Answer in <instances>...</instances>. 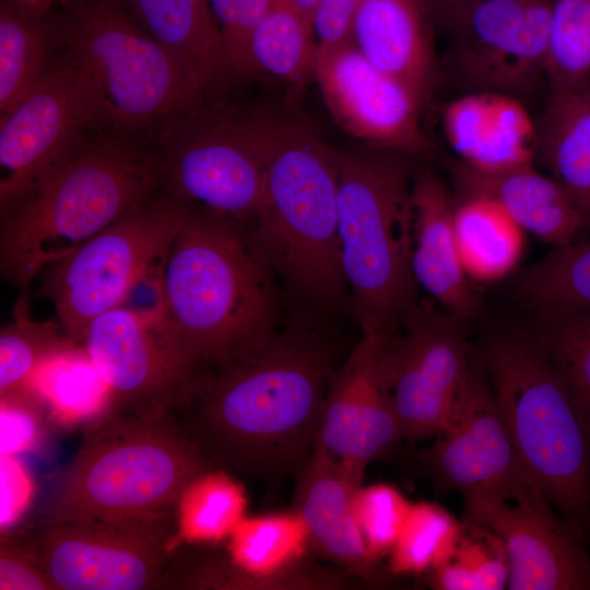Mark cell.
<instances>
[{"instance_id":"cell-1","label":"cell","mask_w":590,"mask_h":590,"mask_svg":"<svg viewBox=\"0 0 590 590\" xmlns=\"http://www.w3.org/2000/svg\"><path fill=\"white\" fill-rule=\"evenodd\" d=\"M338 366L316 326L278 324L197 367L172 413L214 468L261 481L297 476Z\"/></svg>"},{"instance_id":"cell-2","label":"cell","mask_w":590,"mask_h":590,"mask_svg":"<svg viewBox=\"0 0 590 590\" xmlns=\"http://www.w3.org/2000/svg\"><path fill=\"white\" fill-rule=\"evenodd\" d=\"M278 280L245 226L186 210L158 276L156 314L170 347L192 369L279 324Z\"/></svg>"},{"instance_id":"cell-3","label":"cell","mask_w":590,"mask_h":590,"mask_svg":"<svg viewBox=\"0 0 590 590\" xmlns=\"http://www.w3.org/2000/svg\"><path fill=\"white\" fill-rule=\"evenodd\" d=\"M161 154L116 138L81 143L0 206V272L28 290L51 263L160 188Z\"/></svg>"},{"instance_id":"cell-4","label":"cell","mask_w":590,"mask_h":590,"mask_svg":"<svg viewBox=\"0 0 590 590\" xmlns=\"http://www.w3.org/2000/svg\"><path fill=\"white\" fill-rule=\"evenodd\" d=\"M211 469L172 412L109 410L57 476L42 522L175 511L191 483Z\"/></svg>"},{"instance_id":"cell-5","label":"cell","mask_w":590,"mask_h":590,"mask_svg":"<svg viewBox=\"0 0 590 590\" xmlns=\"http://www.w3.org/2000/svg\"><path fill=\"white\" fill-rule=\"evenodd\" d=\"M249 232L279 285L318 315L351 307L338 222L335 148L299 122L269 167Z\"/></svg>"},{"instance_id":"cell-6","label":"cell","mask_w":590,"mask_h":590,"mask_svg":"<svg viewBox=\"0 0 590 590\" xmlns=\"http://www.w3.org/2000/svg\"><path fill=\"white\" fill-rule=\"evenodd\" d=\"M343 273L363 334L397 326L420 302L412 251L413 155L361 143L335 149Z\"/></svg>"},{"instance_id":"cell-7","label":"cell","mask_w":590,"mask_h":590,"mask_svg":"<svg viewBox=\"0 0 590 590\" xmlns=\"http://www.w3.org/2000/svg\"><path fill=\"white\" fill-rule=\"evenodd\" d=\"M60 23L69 69L94 126L126 134L168 131L205 95L119 0H78Z\"/></svg>"},{"instance_id":"cell-8","label":"cell","mask_w":590,"mask_h":590,"mask_svg":"<svg viewBox=\"0 0 590 590\" xmlns=\"http://www.w3.org/2000/svg\"><path fill=\"white\" fill-rule=\"evenodd\" d=\"M479 357L526 472L585 538L590 435L563 378L531 331H497Z\"/></svg>"},{"instance_id":"cell-9","label":"cell","mask_w":590,"mask_h":590,"mask_svg":"<svg viewBox=\"0 0 590 590\" xmlns=\"http://www.w3.org/2000/svg\"><path fill=\"white\" fill-rule=\"evenodd\" d=\"M299 121L267 109L208 108L172 127L160 188L186 210L249 229L273 157Z\"/></svg>"},{"instance_id":"cell-10","label":"cell","mask_w":590,"mask_h":590,"mask_svg":"<svg viewBox=\"0 0 590 590\" xmlns=\"http://www.w3.org/2000/svg\"><path fill=\"white\" fill-rule=\"evenodd\" d=\"M186 209L161 188L66 257L48 266L44 294L72 343L88 323L121 306L162 266Z\"/></svg>"},{"instance_id":"cell-11","label":"cell","mask_w":590,"mask_h":590,"mask_svg":"<svg viewBox=\"0 0 590 590\" xmlns=\"http://www.w3.org/2000/svg\"><path fill=\"white\" fill-rule=\"evenodd\" d=\"M467 330V320L429 297L379 332L376 376L403 440L436 437L446 426L473 358Z\"/></svg>"},{"instance_id":"cell-12","label":"cell","mask_w":590,"mask_h":590,"mask_svg":"<svg viewBox=\"0 0 590 590\" xmlns=\"http://www.w3.org/2000/svg\"><path fill=\"white\" fill-rule=\"evenodd\" d=\"M176 511L40 522L24 545L52 590L158 589L180 534Z\"/></svg>"},{"instance_id":"cell-13","label":"cell","mask_w":590,"mask_h":590,"mask_svg":"<svg viewBox=\"0 0 590 590\" xmlns=\"http://www.w3.org/2000/svg\"><path fill=\"white\" fill-rule=\"evenodd\" d=\"M553 0H486L447 34L446 74L461 94L521 101L547 82Z\"/></svg>"},{"instance_id":"cell-14","label":"cell","mask_w":590,"mask_h":590,"mask_svg":"<svg viewBox=\"0 0 590 590\" xmlns=\"http://www.w3.org/2000/svg\"><path fill=\"white\" fill-rule=\"evenodd\" d=\"M423 459L435 486L460 494L463 505L507 497L533 483L479 356L473 354L448 422Z\"/></svg>"},{"instance_id":"cell-15","label":"cell","mask_w":590,"mask_h":590,"mask_svg":"<svg viewBox=\"0 0 590 590\" xmlns=\"http://www.w3.org/2000/svg\"><path fill=\"white\" fill-rule=\"evenodd\" d=\"M81 343L109 389L113 411L170 412L193 373L168 344L155 309L115 307L88 323Z\"/></svg>"},{"instance_id":"cell-16","label":"cell","mask_w":590,"mask_h":590,"mask_svg":"<svg viewBox=\"0 0 590 590\" xmlns=\"http://www.w3.org/2000/svg\"><path fill=\"white\" fill-rule=\"evenodd\" d=\"M464 506L463 520L484 524L503 541L510 590H590L583 536L534 484L502 498Z\"/></svg>"},{"instance_id":"cell-17","label":"cell","mask_w":590,"mask_h":590,"mask_svg":"<svg viewBox=\"0 0 590 590\" xmlns=\"http://www.w3.org/2000/svg\"><path fill=\"white\" fill-rule=\"evenodd\" d=\"M315 81L334 122L361 143L410 155L430 150L420 121L422 104L405 85L370 63L352 42L318 47Z\"/></svg>"},{"instance_id":"cell-18","label":"cell","mask_w":590,"mask_h":590,"mask_svg":"<svg viewBox=\"0 0 590 590\" xmlns=\"http://www.w3.org/2000/svg\"><path fill=\"white\" fill-rule=\"evenodd\" d=\"M93 117L69 69L59 60L0 119V206L27 190L71 153Z\"/></svg>"},{"instance_id":"cell-19","label":"cell","mask_w":590,"mask_h":590,"mask_svg":"<svg viewBox=\"0 0 590 590\" xmlns=\"http://www.w3.org/2000/svg\"><path fill=\"white\" fill-rule=\"evenodd\" d=\"M379 332L363 334L330 382L314 450L365 471L402 439L376 376Z\"/></svg>"},{"instance_id":"cell-20","label":"cell","mask_w":590,"mask_h":590,"mask_svg":"<svg viewBox=\"0 0 590 590\" xmlns=\"http://www.w3.org/2000/svg\"><path fill=\"white\" fill-rule=\"evenodd\" d=\"M364 473L314 450L297 475L293 509L308 528L310 547L350 577L371 582L378 563L368 553L354 509Z\"/></svg>"},{"instance_id":"cell-21","label":"cell","mask_w":590,"mask_h":590,"mask_svg":"<svg viewBox=\"0 0 590 590\" xmlns=\"http://www.w3.org/2000/svg\"><path fill=\"white\" fill-rule=\"evenodd\" d=\"M456 198L433 170L414 174L411 189L414 278L446 311L471 320L480 312V297L464 273L453 234Z\"/></svg>"},{"instance_id":"cell-22","label":"cell","mask_w":590,"mask_h":590,"mask_svg":"<svg viewBox=\"0 0 590 590\" xmlns=\"http://www.w3.org/2000/svg\"><path fill=\"white\" fill-rule=\"evenodd\" d=\"M442 129L457 160L498 172L534 164L538 126L523 101L500 93H464L442 109Z\"/></svg>"},{"instance_id":"cell-23","label":"cell","mask_w":590,"mask_h":590,"mask_svg":"<svg viewBox=\"0 0 590 590\" xmlns=\"http://www.w3.org/2000/svg\"><path fill=\"white\" fill-rule=\"evenodd\" d=\"M434 28L423 0H362L352 43L376 68L405 85L424 107L438 73Z\"/></svg>"},{"instance_id":"cell-24","label":"cell","mask_w":590,"mask_h":590,"mask_svg":"<svg viewBox=\"0 0 590 590\" xmlns=\"http://www.w3.org/2000/svg\"><path fill=\"white\" fill-rule=\"evenodd\" d=\"M449 173L455 198L479 196L499 203L523 228L553 248L574 243L588 223L562 185L534 164L498 172L473 168L458 160Z\"/></svg>"},{"instance_id":"cell-25","label":"cell","mask_w":590,"mask_h":590,"mask_svg":"<svg viewBox=\"0 0 590 590\" xmlns=\"http://www.w3.org/2000/svg\"><path fill=\"white\" fill-rule=\"evenodd\" d=\"M134 20L204 95L233 74L210 0H123Z\"/></svg>"},{"instance_id":"cell-26","label":"cell","mask_w":590,"mask_h":590,"mask_svg":"<svg viewBox=\"0 0 590 590\" xmlns=\"http://www.w3.org/2000/svg\"><path fill=\"white\" fill-rule=\"evenodd\" d=\"M523 232L496 201L479 196L456 198L455 240L470 280L494 282L508 275L522 256Z\"/></svg>"},{"instance_id":"cell-27","label":"cell","mask_w":590,"mask_h":590,"mask_svg":"<svg viewBox=\"0 0 590 590\" xmlns=\"http://www.w3.org/2000/svg\"><path fill=\"white\" fill-rule=\"evenodd\" d=\"M317 54L312 24L288 0H274L250 37L249 74H267L303 88L315 80Z\"/></svg>"},{"instance_id":"cell-28","label":"cell","mask_w":590,"mask_h":590,"mask_svg":"<svg viewBox=\"0 0 590 590\" xmlns=\"http://www.w3.org/2000/svg\"><path fill=\"white\" fill-rule=\"evenodd\" d=\"M516 292L534 318L590 309V240L553 248L520 275Z\"/></svg>"},{"instance_id":"cell-29","label":"cell","mask_w":590,"mask_h":590,"mask_svg":"<svg viewBox=\"0 0 590 590\" xmlns=\"http://www.w3.org/2000/svg\"><path fill=\"white\" fill-rule=\"evenodd\" d=\"M536 126V156L568 192L590 226V141L575 119L568 92H550Z\"/></svg>"},{"instance_id":"cell-30","label":"cell","mask_w":590,"mask_h":590,"mask_svg":"<svg viewBox=\"0 0 590 590\" xmlns=\"http://www.w3.org/2000/svg\"><path fill=\"white\" fill-rule=\"evenodd\" d=\"M28 298V290H21L13 318L0 331L1 400L22 391L45 363L74 346L56 319L37 321L31 318Z\"/></svg>"},{"instance_id":"cell-31","label":"cell","mask_w":590,"mask_h":590,"mask_svg":"<svg viewBox=\"0 0 590 590\" xmlns=\"http://www.w3.org/2000/svg\"><path fill=\"white\" fill-rule=\"evenodd\" d=\"M40 21L23 15L10 0H1V115L13 108L48 70V30Z\"/></svg>"},{"instance_id":"cell-32","label":"cell","mask_w":590,"mask_h":590,"mask_svg":"<svg viewBox=\"0 0 590 590\" xmlns=\"http://www.w3.org/2000/svg\"><path fill=\"white\" fill-rule=\"evenodd\" d=\"M246 505L244 487L228 472L211 469L184 493L177 507L179 532L188 542H219L245 518Z\"/></svg>"},{"instance_id":"cell-33","label":"cell","mask_w":590,"mask_h":590,"mask_svg":"<svg viewBox=\"0 0 590 590\" xmlns=\"http://www.w3.org/2000/svg\"><path fill=\"white\" fill-rule=\"evenodd\" d=\"M463 523L432 502L412 503L402 531L388 555L391 575H422L450 559Z\"/></svg>"},{"instance_id":"cell-34","label":"cell","mask_w":590,"mask_h":590,"mask_svg":"<svg viewBox=\"0 0 590 590\" xmlns=\"http://www.w3.org/2000/svg\"><path fill=\"white\" fill-rule=\"evenodd\" d=\"M456 550L448 562L428 573L435 590L507 589L509 566L505 545L488 527L462 521Z\"/></svg>"},{"instance_id":"cell-35","label":"cell","mask_w":590,"mask_h":590,"mask_svg":"<svg viewBox=\"0 0 590 590\" xmlns=\"http://www.w3.org/2000/svg\"><path fill=\"white\" fill-rule=\"evenodd\" d=\"M534 319L531 332L563 378L590 435V309Z\"/></svg>"},{"instance_id":"cell-36","label":"cell","mask_w":590,"mask_h":590,"mask_svg":"<svg viewBox=\"0 0 590 590\" xmlns=\"http://www.w3.org/2000/svg\"><path fill=\"white\" fill-rule=\"evenodd\" d=\"M590 81V0H553L550 92H580Z\"/></svg>"},{"instance_id":"cell-37","label":"cell","mask_w":590,"mask_h":590,"mask_svg":"<svg viewBox=\"0 0 590 590\" xmlns=\"http://www.w3.org/2000/svg\"><path fill=\"white\" fill-rule=\"evenodd\" d=\"M410 502L388 483L361 485L354 497L355 517L371 558L379 563L394 546L411 509Z\"/></svg>"},{"instance_id":"cell-38","label":"cell","mask_w":590,"mask_h":590,"mask_svg":"<svg viewBox=\"0 0 590 590\" xmlns=\"http://www.w3.org/2000/svg\"><path fill=\"white\" fill-rule=\"evenodd\" d=\"M210 1L222 32L232 73L249 74L250 37L274 0Z\"/></svg>"},{"instance_id":"cell-39","label":"cell","mask_w":590,"mask_h":590,"mask_svg":"<svg viewBox=\"0 0 590 590\" xmlns=\"http://www.w3.org/2000/svg\"><path fill=\"white\" fill-rule=\"evenodd\" d=\"M1 590H52L37 559L24 543L8 538L1 541Z\"/></svg>"},{"instance_id":"cell-40","label":"cell","mask_w":590,"mask_h":590,"mask_svg":"<svg viewBox=\"0 0 590 590\" xmlns=\"http://www.w3.org/2000/svg\"><path fill=\"white\" fill-rule=\"evenodd\" d=\"M362 0H317L312 28L319 48L352 42V27Z\"/></svg>"},{"instance_id":"cell-41","label":"cell","mask_w":590,"mask_h":590,"mask_svg":"<svg viewBox=\"0 0 590 590\" xmlns=\"http://www.w3.org/2000/svg\"><path fill=\"white\" fill-rule=\"evenodd\" d=\"M486 0H423L434 27L448 34L475 5Z\"/></svg>"},{"instance_id":"cell-42","label":"cell","mask_w":590,"mask_h":590,"mask_svg":"<svg viewBox=\"0 0 590 590\" xmlns=\"http://www.w3.org/2000/svg\"><path fill=\"white\" fill-rule=\"evenodd\" d=\"M11 3L25 16L32 20H42L54 7L69 5L78 0H10Z\"/></svg>"},{"instance_id":"cell-43","label":"cell","mask_w":590,"mask_h":590,"mask_svg":"<svg viewBox=\"0 0 590 590\" xmlns=\"http://www.w3.org/2000/svg\"><path fill=\"white\" fill-rule=\"evenodd\" d=\"M291 4L312 24V16L316 9L317 0H288Z\"/></svg>"},{"instance_id":"cell-44","label":"cell","mask_w":590,"mask_h":590,"mask_svg":"<svg viewBox=\"0 0 590 590\" xmlns=\"http://www.w3.org/2000/svg\"><path fill=\"white\" fill-rule=\"evenodd\" d=\"M580 93V95L582 96V98L585 99V102L590 106V81L588 82V84L580 91L578 92Z\"/></svg>"}]
</instances>
